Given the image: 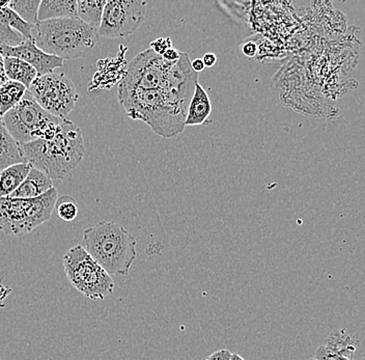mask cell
I'll list each match as a JSON object with an SVG mask.
<instances>
[{"instance_id":"obj_1","label":"cell","mask_w":365,"mask_h":360,"mask_svg":"<svg viewBox=\"0 0 365 360\" xmlns=\"http://www.w3.org/2000/svg\"><path fill=\"white\" fill-rule=\"evenodd\" d=\"M25 161L50 179L63 180L81 163L86 153L82 132L74 123L63 120L56 138L21 145Z\"/></svg>"},{"instance_id":"obj_2","label":"cell","mask_w":365,"mask_h":360,"mask_svg":"<svg viewBox=\"0 0 365 360\" xmlns=\"http://www.w3.org/2000/svg\"><path fill=\"white\" fill-rule=\"evenodd\" d=\"M118 100L129 118L143 120L162 138H175L185 130L187 110L171 99L165 88L141 90L118 86Z\"/></svg>"},{"instance_id":"obj_3","label":"cell","mask_w":365,"mask_h":360,"mask_svg":"<svg viewBox=\"0 0 365 360\" xmlns=\"http://www.w3.org/2000/svg\"><path fill=\"white\" fill-rule=\"evenodd\" d=\"M83 247L109 275L125 277L137 257V241L114 221H100L83 232Z\"/></svg>"},{"instance_id":"obj_4","label":"cell","mask_w":365,"mask_h":360,"mask_svg":"<svg viewBox=\"0 0 365 360\" xmlns=\"http://www.w3.org/2000/svg\"><path fill=\"white\" fill-rule=\"evenodd\" d=\"M33 38L45 53L68 61L86 56L97 46L99 36L78 18H63L38 21Z\"/></svg>"},{"instance_id":"obj_5","label":"cell","mask_w":365,"mask_h":360,"mask_svg":"<svg viewBox=\"0 0 365 360\" xmlns=\"http://www.w3.org/2000/svg\"><path fill=\"white\" fill-rule=\"evenodd\" d=\"M57 200L56 187L31 200L0 197V232L15 237L31 234L51 218Z\"/></svg>"},{"instance_id":"obj_6","label":"cell","mask_w":365,"mask_h":360,"mask_svg":"<svg viewBox=\"0 0 365 360\" xmlns=\"http://www.w3.org/2000/svg\"><path fill=\"white\" fill-rule=\"evenodd\" d=\"M1 120L11 138L20 145L38 140H53L63 120L45 111L29 91Z\"/></svg>"},{"instance_id":"obj_7","label":"cell","mask_w":365,"mask_h":360,"mask_svg":"<svg viewBox=\"0 0 365 360\" xmlns=\"http://www.w3.org/2000/svg\"><path fill=\"white\" fill-rule=\"evenodd\" d=\"M63 269L70 284L93 302L113 293V277L88 254L82 245L70 248L63 257Z\"/></svg>"},{"instance_id":"obj_8","label":"cell","mask_w":365,"mask_h":360,"mask_svg":"<svg viewBox=\"0 0 365 360\" xmlns=\"http://www.w3.org/2000/svg\"><path fill=\"white\" fill-rule=\"evenodd\" d=\"M27 91L45 111L61 120H68L79 99L74 83L65 73L36 77Z\"/></svg>"},{"instance_id":"obj_9","label":"cell","mask_w":365,"mask_h":360,"mask_svg":"<svg viewBox=\"0 0 365 360\" xmlns=\"http://www.w3.org/2000/svg\"><path fill=\"white\" fill-rule=\"evenodd\" d=\"M147 6V1L109 0L103 11L98 36L118 38L135 33L145 20Z\"/></svg>"},{"instance_id":"obj_10","label":"cell","mask_w":365,"mask_h":360,"mask_svg":"<svg viewBox=\"0 0 365 360\" xmlns=\"http://www.w3.org/2000/svg\"><path fill=\"white\" fill-rule=\"evenodd\" d=\"M175 63L165 61L152 49L145 50L131 61L120 86L141 90L165 88L168 73Z\"/></svg>"},{"instance_id":"obj_11","label":"cell","mask_w":365,"mask_h":360,"mask_svg":"<svg viewBox=\"0 0 365 360\" xmlns=\"http://www.w3.org/2000/svg\"><path fill=\"white\" fill-rule=\"evenodd\" d=\"M0 56L2 58H16L21 59L31 65L38 73V76L50 74L57 68H61L63 61L56 56H49L36 46L33 40H25L18 46H0Z\"/></svg>"},{"instance_id":"obj_12","label":"cell","mask_w":365,"mask_h":360,"mask_svg":"<svg viewBox=\"0 0 365 360\" xmlns=\"http://www.w3.org/2000/svg\"><path fill=\"white\" fill-rule=\"evenodd\" d=\"M34 27L8 6L0 9V46L15 47L25 40H33Z\"/></svg>"},{"instance_id":"obj_13","label":"cell","mask_w":365,"mask_h":360,"mask_svg":"<svg viewBox=\"0 0 365 360\" xmlns=\"http://www.w3.org/2000/svg\"><path fill=\"white\" fill-rule=\"evenodd\" d=\"M53 187V181L47 175L31 168L26 179L16 189L15 192L11 193L10 197L31 200L45 195Z\"/></svg>"},{"instance_id":"obj_14","label":"cell","mask_w":365,"mask_h":360,"mask_svg":"<svg viewBox=\"0 0 365 360\" xmlns=\"http://www.w3.org/2000/svg\"><path fill=\"white\" fill-rule=\"evenodd\" d=\"M212 113L211 100L200 82L195 84L192 98L187 110L185 127L205 124Z\"/></svg>"},{"instance_id":"obj_15","label":"cell","mask_w":365,"mask_h":360,"mask_svg":"<svg viewBox=\"0 0 365 360\" xmlns=\"http://www.w3.org/2000/svg\"><path fill=\"white\" fill-rule=\"evenodd\" d=\"M21 145L17 143L0 120V172L14 164L24 163Z\"/></svg>"},{"instance_id":"obj_16","label":"cell","mask_w":365,"mask_h":360,"mask_svg":"<svg viewBox=\"0 0 365 360\" xmlns=\"http://www.w3.org/2000/svg\"><path fill=\"white\" fill-rule=\"evenodd\" d=\"M77 18V0H41L38 22Z\"/></svg>"},{"instance_id":"obj_17","label":"cell","mask_w":365,"mask_h":360,"mask_svg":"<svg viewBox=\"0 0 365 360\" xmlns=\"http://www.w3.org/2000/svg\"><path fill=\"white\" fill-rule=\"evenodd\" d=\"M324 346L335 354L353 359L354 354L360 347V339L348 334L346 329L334 330L327 337Z\"/></svg>"},{"instance_id":"obj_18","label":"cell","mask_w":365,"mask_h":360,"mask_svg":"<svg viewBox=\"0 0 365 360\" xmlns=\"http://www.w3.org/2000/svg\"><path fill=\"white\" fill-rule=\"evenodd\" d=\"M31 166L29 163H18L9 166L0 172V197H11L31 172Z\"/></svg>"},{"instance_id":"obj_19","label":"cell","mask_w":365,"mask_h":360,"mask_svg":"<svg viewBox=\"0 0 365 360\" xmlns=\"http://www.w3.org/2000/svg\"><path fill=\"white\" fill-rule=\"evenodd\" d=\"M4 68L6 78L21 83L29 90L38 77V73L29 63L16 58H4Z\"/></svg>"},{"instance_id":"obj_20","label":"cell","mask_w":365,"mask_h":360,"mask_svg":"<svg viewBox=\"0 0 365 360\" xmlns=\"http://www.w3.org/2000/svg\"><path fill=\"white\" fill-rule=\"evenodd\" d=\"M106 2V0H78L77 18L98 33Z\"/></svg>"},{"instance_id":"obj_21","label":"cell","mask_w":365,"mask_h":360,"mask_svg":"<svg viewBox=\"0 0 365 360\" xmlns=\"http://www.w3.org/2000/svg\"><path fill=\"white\" fill-rule=\"evenodd\" d=\"M27 88L21 83L8 81L0 86V115L4 116L16 106L24 97Z\"/></svg>"},{"instance_id":"obj_22","label":"cell","mask_w":365,"mask_h":360,"mask_svg":"<svg viewBox=\"0 0 365 360\" xmlns=\"http://www.w3.org/2000/svg\"><path fill=\"white\" fill-rule=\"evenodd\" d=\"M41 0H10L8 8L17 14L23 21L31 25L38 24Z\"/></svg>"},{"instance_id":"obj_23","label":"cell","mask_w":365,"mask_h":360,"mask_svg":"<svg viewBox=\"0 0 365 360\" xmlns=\"http://www.w3.org/2000/svg\"><path fill=\"white\" fill-rule=\"evenodd\" d=\"M56 211L61 220L73 221L76 220L77 215H78V204L75 202L74 198L63 197L57 200Z\"/></svg>"},{"instance_id":"obj_24","label":"cell","mask_w":365,"mask_h":360,"mask_svg":"<svg viewBox=\"0 0 365 360\" xmlns=\"http://www.w3.org/2000/svg\"><path fill=\"white\" fill-rule=\"evenodd\" d=\"M171 46L173 44L170 38H159L150 43V49L162 56L168 49H170Z\"/></svg>"},{"instance_id":"obj_25","label":"cell","mask_w":365,"mask_h":360,"mask_svg":"<svg viewBox=\"0 0 365 360\" xmlns=\"http://www.w3.org/2000/svg\"><path fill=\"white\" fill-rule=\"evenodd\" d=\"M314 359L317 360H354L335 354V353L328 350L324 345L319 346L317 349L316 352H314Z\"/></svg>"},{"instance_id":"obj_26","label":"cell","mask_w":365,"mask_h":360,"mask_svg":"<svg viewBox=\"0 0 365 360\" xmlns=\"http://www.w3.org/2000/svg\"><path fill=\"white\" fill-rule=\"evenodd\" d=\"M232 353L227 349H221L213 354L210 355L205 360H230Z\"/></svg>"},{"instance_id":"obj_27","label":"cell","mask_w":365,"mask_h":360,"mask_svg":"<svg viewBox=\"0 0 365 360\" xmlns=\"http://www.w3.org/2000/svg\"><path fill=\"white\" fill-rule=\"evenodd\" d=\"M242 51L247 58H253L257 52V46L255 42H247L242 47Z\"/></svg>"},{"instance_id":"obj_28","label":"cell","mask_w":365,"mask_h":360,"mask_svg":"<svg viewBox=\"0 0 365 360\" xmlns=\"http://www.w3.org/2000/svg\"><path fill=\"white\" fill-rule=\"evenodd\" d=\"M180 56H181V51H179V50L177 49H173V48H170V49H168V51L162 56V58L165 59V61L175 63V61H177L178 59L180 58Z\"/></svg>"},{"instance_id":"obj_29","label":"cell","mask_w":365,"mask_h":360,"mask_svg":"<svg viewBox=\"0 0 365 360\" xmlns=\"http://www.w3.org/2000/svg\"><path fill=\"white\" fill-rule=\"evenodd\" d=\"M204 61L205 67L212 68L217 63V58L214 53H205L204 58H202Z\"/></svg>"},{"instance_id":"obj_30","label":"cell","mask_w":365,"mask_h":360,"mask_svg":"<svg viewBox=\"0 0 365 360\" xmlns=\"http://www.w3.org/2000/svg\"><path fill=\"white\" fill-rule=\"evenodd\" d=\"M191 68H192L194 72L197 73L198 74V73L202 72V71L205 68L204 61H202V58L194 59L192 63H191Z\"/></svg>"},{"instance_id":"obj_31","label":"cell","mask_w":365,"mask_h":360,"mask_svg":"<svg viewBox=\"0 0 365 360\" xmlns=\"http://www.w3.org/2000/svg\"><path fill=\"white\" fill-rule=\"evenodd\" d=\"M6 81H8V78H6V72H4V58L0 56V86H4Z\"/></svg>"},{"instance_id":"obj_32","label":"cell","mask_w":365,"mask_h":360,"mask_svg":"<svg viewBox=\"0 0 365 360\" xmlns=\"http://www.w3.org/2000/svg\"><path fill=\"white\" fill-rule=\"evenodd\" d=\"M10 0H0V9L6 8Z\"/></svg>"},{"instance_id":"obj_33","label":"cell","mask_w":365,"mask_h":360,"mask_svg":"<svg viewBox=\"0 0 365 360\" xmlns=\"http://www.w3.org/2000/svg\"><path fill=\"white\" fill-rule=\"evenodd\" d=\"M230 360H244V359L243 357L240 356L239 354H236V353H235V354H232V359H230Z\"/></svg>"},{"instance_id":"obj_34","label":"cell","mask_w":365,"mask_h":360,"mask_svg":"<svg viewBox=\"0 0 365 360\" xmlns=\"http://www.w3.org/2000/svg\"><path fill=\"white\" fill-rule=\"evenodd\" d=\"M309 360H317V359H314H314H310Z\"/></svg>"},{"instance_id":"obj_35","label":"cell","mask_w":365,"mask_h":360,"mask_svg":"<svg viewBox=\"0 0 365 360\" xmlns=\"http://www.w3.org/2000/svg\"><path fill=\"white\" fill-rule=\"evenodd\" d=\"M0 120H1V115H0Z\"/></svg>"}]
</instances>
